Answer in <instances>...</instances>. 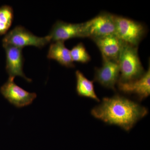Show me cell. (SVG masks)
Masks as SVG:
<instances>
[{"label": "cell", "instance_id": "obj_1", "mask_svg": "<svg viewBox=\"0 0 150 150\" xmlns=\"http://www.w3.org/2000/svg\"><path fill=\"white\" fill-rule=\"evenodd\" d=\"M91 113L105 123L128 131L148 114V110L125 97L116 95L103 98L101 103L92 109Z\"/></svg>", "mask_w": 150, "mask_h": 150}, {"label": "cell", "instance_id": "obj_2", "mask_svg": "<svg viewBox=\"0 0 150 150\" xmlns=\"http://www.w3.org/2000/svg\"><path fill=\"white\" fill-rule=\"evenodd\" d=\"M138 46L124 43L118 64L120 69L119 82L126 83L136 80L145 71L138 54Z\"/></svg>", "mask_w": 150, "mask_h": 150}, {"label": "cell", "instance_id": "obj_3", "mask_svg": "<svg viewBox=\"0 0 150 150\" xmlns=\"http://www.w3.org/2000/svg\"><path fill=\"white\" fill-rule=\"evenodd\" d=\"M51 41V38L49 35L38 37L21 25H17L11 30L2 40L3 45H11L21 48L27 46L41 48Z\"/></svg>", "mask_w": 150, "mask_h": 150}, {"label": "cell", "instance_id": "obj_4", "mask_svg": "<svg viewBox=\"0 0 150 150\" xmlns=\"http://www.w3.org/2000/svg\"><path fill=\"white\" fill-rule=\"evenodd\" d=\"M115 34L123 42L138 46L146 33L145 26L141 23L115 15Z\"/></svg>", "mask_w": 150, "mask_h": 150}, {"label": "cell", "instance_id": "obj_5", "mask_svg": "<svg viewBox=\"0 0 150 150\" xmlns=\"http://www.w3.org/2000/svg\"><path fill=\"white\" fill-rule=\"evenodd\" d=\"M83 25L86 38L92 40L115 34V15L109 13H101Z\"/></svg>", "mask_w": 150, "mask_h": 150}, {"label": "cell", "instance_id": "obj_6", "mask_svg": "<svg viewBox=\"0 0 150 150\" xmlns=\"http://www.w3.org/2000/svg\"><path fill=\"white\" fill-rule=\"evenodd\" d=\"M14 79L9 77L8 80L1 87V93L11 104L17 108L32 104L37 97L36 93L29 92L19 86L14 81Z\"/></svg>", "mask_w": 150, "mask_h": 150}, {"label": "cell", "instance_id": "obj_7", "mask_svg": "<svg viewBox=\"0 0 150 150\" xmlns=\"http://www.w3.org/2000/svg\"><path fill=\"white\" fill-rule=\"evenodd\" d=\"M6 54V69L9 77H21L28 82L32 81L27 78L23 71L24 59L22 53L23 48L11 45H3Z\"/></svg>", "mask_w": 150, "mask_h": 150}, {"label": "cell", "instance_id": "obj_8", "mask_svg": "<svg viewBox=\"0 0 150 150\" xmlns=\"http://www.w3.org/2000/svg\"><path fill=\"white\" fill-rule=\"evenodd\" d=\"M48 35L52 42L64 41L76 38H86L83 23H72L58 21L53 25Z\"/></svg>", "mask_w": 150, "mask_h": 150}, {"label": "cell", "instance_id": "obj_9", "mask_svg": "<svg viewBox=\"0 0 150 150\" xmlns=\"http://www.w3.org/2000/svg\"><path fill=\"white\" fill-rule=\"evenodd\" d=\"M120 76L119 65L116 62L103 59L102 67L96 68L94 81L106 88L115 91Z\"/></svg>", "mask_w": 150, "mask_h": 150}, {"label": "cell", "instance_id": "obj_10", "mask_svg": "<svg viewBox=\"0 0 150 150\" xmlns=\"http://www.w3.org/2000/svg\"><path fill=\"white\" fill-rule=\"evenodd\" d=\"M99 48L103 59L118 63L125 42L115 34H112L93 40Z\"/></svg>", "mask_w": 150, "mask_h": 150}, {"label": "cell", "instance_id": "obj_11", "mask_svg": "<svg viewBox=\"0 0 150 150\" xmlns=\"http://www.w3.org/2000/svg\"><path fill=\"white\" fill-rule=\"evenodd\" d=\"M119 91L125 94H134L140 101L147 98L150 94V68L144 75L136 80L129 82L117 83Z\"/></svg>", "mask_w": 150, "mask_h": 150}, {"label": "cell", "instance_id": "obj_12", "mask_svg": "<svg viewBox=\"0 0 150 150\" xmlns=\"http://www.w3.org/2000/svg\"><path fill=\"white\" fill-rule=\"evenodd\" d=\"M47 57L48 59L56 60L60 64L67 68L75 67L70 51L65 46L64 41L52 42L49 46Z\"/></svg>", "mask_w": 150, "mask_h": 150}, {"label": "cell", "instance_id": "obj_13", "mask_svg": "<svg viewBox=\"0 0 150 150\" xmlns=\"http://www.w3.org/2000/svg\"><path fill=\"white\" fill-rule=\"evenodd\" d=\"M76 91L79 96L85 97L100 102V100L94 90L93 81L88 79L79 70L76 71Z\"/></svg>", "mask_w": 150, "mask_h": 150}, {"label": "cell", "instance_id": "obj_14", "mask_svg": "<svg viewBox=\"0 0 150 150\" xmlns=\"http://www.w3.org/2000/svg\"><path fill=\"white\" fill-rule=\"evenodd\" d=\"M13 9L11 6H3L0 8V35L6 34L12 23Z\"/></svg>", "mask_w": 150, "mask_h": 150}, {"label": "cell", "instance_id": "obj_15", "mask_svg": "<svg viewBox=\"0 0 150 150\" xmlns=\"http://www.w3.org/2000/svg\"><path fill=\"white\" fill-rule=\"evenodd\" d=\"M73 62L87 63L91 60L90 56L88 53L83 44L80 43L74 46L70 51Z\"/></svg>", "mask_w": 150, "mask_h": 150}]
</instances>
